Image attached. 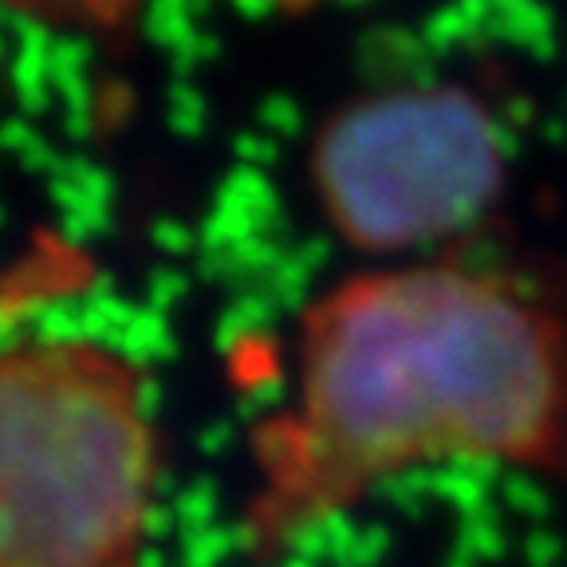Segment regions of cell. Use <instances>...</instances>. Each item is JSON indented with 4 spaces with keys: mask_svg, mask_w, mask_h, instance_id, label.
Listing matches in <instances>:
<instances>
[{
    "mask_svg": "<svg viewBox=\"0 0 567 567\" xmlns=\"http://www.w3.org/2000/svg\"><path fill=\"white\" fill-rule=\"evenodd\" d=\"M257 536H296L437 461H567V319L473 265L331 288L303 319L296 399L257 442Z\"/></svg>",
    "mask_w": 567,
    "mask_h": 567,
    "instance_id": "cell-1",
    "label": "cell"
},
{
    "mask_svg": "<svg viewBox=\"0 0 567 567\" xmlns=\"http://www.w3.org/2000/svg\"><path fill=\"white\" fill-rule=\"evenodd\" d=\"M158 488L126 354L44 336L0 351V567H138Z\"/></svg>",
    "mask_w": 567,
    "mask_h": 567,
    "instance_id": "cell-2",
    "label": "cell"
},
{
    "mask_svg": "<svg viewBox=\"0 0 567 567\" xmlns=\"http://www.w3.org/2000/svg\"><path fill=\"white\" fill-rule=\"evenodd\" d=\"M328 225L363 252H410L473 229L505 194L501 126L461 87L359 95L323 118L308 154Z\"/></svg>",
    "mask_w": 567,
    "mask_h": 567,
    "instance_id": "cell-3",
    "label": "cell"
},
{
    "mask_svg": "<svg viewBox=\"0 0 567 567\" xmlns=\"http://www.w3.org/2000/svg\"><path fill=\"white\" fill-rule=\"evenodd\" d=\"M12 9L32 12L40 20H55V24L71 28H123L126 20L138 12L142 0H4Z\"/></svg>",
    "mask_w": 567,
    "mask_h": 567,
    "instance_id": "cell-4",
    "label": "cell"
}]
</instances>
